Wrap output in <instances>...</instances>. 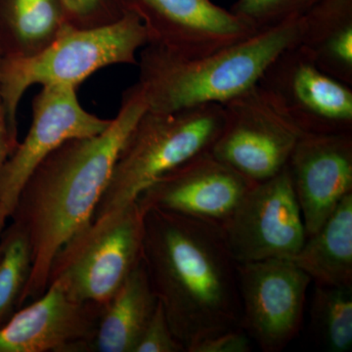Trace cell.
Masks as SVG:
<instances>
[{
    "label": "cell",
    "mask_w": 352,
    "mask_h": 352,
    "mask_svg": "<svg viewBox=\"0 0 352 352\" xmlns=\"http://www.w3.org/2000/svg\"><path fill=\"white\" fill-rule=\"evenodd\" d=\"M0 54L32 56L47 47L69 25L58 0H6Z\"/></svg>",
    "instance_id": "d6986e66"
},
{
    "label": "cell",
    "mask_w": 352,
    "mask_h": 352,
    "mask_svg": "<svg viewBox=\"0 0 352 352\" xmlns=\"http://www.w3.org/2000/svg\"><path fill=\"white\" fill-rule=\"evenodd\" d=\"M291 259L315 284L352 286V193Z\"/></svg>",
    "instance_id": "ac0fdd59"
},
{
    "label": "cell",
    "mask_w": 352,
    "mask_h": 352,
    "mask_svg": "<svg viewBox=\"0 0 352 352\" xmlns=\"http://www.w3.org/2000/svg\"><path fill=\"white\" fill-rule=\"evenodd\" d=\"M315 335L330 352H347L352 347V286L315 284L311 305Z\"/></svg>",
    "instance_id": "ffe728a7"
},
{
    "label": "cell",
    "mask_w": 352,
    "mask_h": 352,
    "mask_svg": "<svg viewBox=\"0 0 352 352\" xmlns=\"http://www.w3.org/2000/svg\"><path fill=\"white\" fill-rule=\"evenodd\" d=\"M241 327L264 352H280L302 329L311 278L292 259L237 263Z\"/></svg>",
    "instance_id": "8fae6325"
},
{
    "label": "cell",
    "mask_w": 352,
    "mask_h": 352,
    "mask_svg": "<svg viewBox=\"0 0 352 352\" xmlns=\"http://www.w3.org/2000/svg\"><path fill=\"white\" fill-rule=\"evenodd\" d=\"M223 122L220 104L146 111L120 148L92 219L127 207L166 173L210 151Z\"/></svg>",
    "instance_id": "5b68a950"
},
{
    "label": "cell",
    "mask_w": 352,
    "mask_h": 352,
    "mask_svg": "<svg viewBox=\"0 0 352 352\" xmlns=\"http://www.w3.org/2000/svg\"><path fill=\"white\" fill-rule=\"evenodd\" d=\"M157 302L142 256L105 305L95 336L94 351L133 352Z\"/></svg>",
    "instance_id": "2e32d148"
},
{
    "label": "cell",
    "mask_w": 352,
    "mask_h": 352,
    "mask_svg": "<svg viewBox=\"0 0 352 352\" xmlns=\"http://www.w3.org/2000/svg\"><path fill=\"white\" fill-rule=\"evenodd\" d=\"M320 0H237L231 11L258 32L298 19Z\"/></svg>",
    "instance_id": "7402d4cb"
},
{
    "label": "cell",
    "mask_w": 352,
    "mask_h": 352,
    "mask_svg": "<svg viewBox=\"0 0 352 352\" xmlns=\"http://www.w3.org/2000/svg\"><path fill=\"white\" fill-rule=\"evenodd\" d=\"M302 19L298 44L324 73L352 87V0H320Z\"/></svg>",
    "instance_id": "e0dca14e"
},
{
    "label": "cell",
    "mask_w": 352,
    "mask_h": 352,
    "mask_svg": "<svg viewBox=\"0 0 352 352\" xmlns=\"http://www.w3.org/2000/svg\"><path fill=\"white\" fill-rule=\"evenodd\" d=\"M143 261L171 330L186 352L241 327L237 263L219 226L150 208L145 212Z\"/></svg>",
    "instance_id": "7a4b0ae2"
},
{
    "label": "cell",
    "mask_w": 352,
    "mask_h": 352,
    "mask_svg": "<svg viewBox=\"0 0 352 352\" xmlns=\"http://www.w3.org/2000/svg\"><path fill=\"white\" fill-rule=\"evenodd\" d=\"M254 184L208 151L166 173L136 201L144 212L157 208L219 227Z\"/></svg>",
    "instance_id": "5bb4252c"
},
{
    "label": "cell",
    "mask_w": 352,
    "mask_h": 352,
    "mask_svg": "<svg viewBox=\"0 0 352 352\" xmlns=\"http://www.w3.org/2000/svg\"><path fill=\"white\" fill-rule=\"evenodd\" d=\"M224 122L210 153L254 183L278 175L302 133L270 103L258 85L222 104Z\"/></svg>",
    "instance_id": "ba28073f"
},
{
    "label": "cell",
    "mask_w": 352,
    "mask_h": 352,
    "mask_svg": "<svg viewBox=\"0 0 352 352\" xmlns=\"http://www.w3.org/2000/svg\"><path fill=\"white\" fill-rule=\"evenodd\" d=\"M104 308L80 302L51 282L0 326V352L90 351Z\"/></svg>",
    "instance_id": "4fadbf2b"
},
{
    "label": "cell",
    "mask_w": 352,
    "mask_h": 352,
    "mask_svg": "<svg viewBox=\"0 0 352 352\" xmlns=\"http://www.w3.org/2000/svg\"><path fill=\"white\" fill-rule=\"evenodd\" d=\"M144 233L138 201L91 219L57 252L48 284L57 282L80 302L107 305L142 259Z\"/></svg>",
    "instance_id": "8992f818"
},
{
    "label": "cell",
    "mask_w": 352,
    "mask_h": 352,
    "mask_svg": "<svg viewBox=\"0 0 352 352\" xmlns=\"http://www.w3.org/2000/svg\"><path fill=\"white\" fill-rule=\"evenodd\" d=\"M185 346L171 330L163 305L157 302L156 309L141 333L133 352H183Z\"/></svg>",
    "instance_id": "603a6c76"
},
{
    "label": "cell",
    "mask_w": 352,
    "mask_h": 352,
    "mask_svg": "<svg viewBox=\"0 0 352 352\" xmlns=\"http://www.w3.org/2000/svg\"><path fill=\"white\" fill-rule=\"evenodd\" d=\"M124 3H126V9L127 11V3H129V0H126V2H124Z\"/></svg>",
    "instance_id": "83f0119b"
},
{
    "label": "cell",
    "mask_w": 352,
    "mask_h": 352,
    "mask_svg": "<svg viewBox=\"0 0 352 352\" xmlns=\"http://www.w3.org/2000/svg\"><path fill=\"white\" fill-rule=\"evenodd\" d=\"M302 19L288 21L200 58H184L147 44L140 51L138 82L148 110L175 112L222 104L258 85L284 50L298 44Z\"/></svg>",
    "instance_id": "3957f363"
},
{
    "label": "cell",
    "mask_w": 352,
    "mask_h": 352,
    "mask_svg": "<svg viewBox=\"0 0 352 352\" xmlns=\"http://www.w3.org/2000/svg\"><path fill=\"white\" fill-rule=\"evenodd\" d=\"M252 349L251 338L244 329L238 327L203 340L188 352H250Z\"/></svg>",
    "instance_id": "d4e9b609"
},
{
    "label": "cell",
    "mask_w": 352,
    "mask_h": 352,
    "mask_svg": "<svg viewBox=\"0 0 352 352\" xmlns=\"http://www.w3.org/2000/svg\"><path fill=\"white\" fill-rule=\"evenodd\" d=\"M219 229L237 263L294 258L307 232L288 166L256 183Z\"/></svg>",
    "instance_id": "9c48e42d"
},
{
    "label": "cell",
    "mask_w": 352,
    "mask_h": 352,
    "mask_svg": "<svg viewBox=\"0 0 352 352\" xmlns=\"http://www.w3.org/2000/svg\"><path fill=\"white\" fill-rule=\"evenodd\" d=\"M287 166L310 237L352 193V133L302 134Z\"/></svg>",
    "instance_id": "9a60e30c"
},
{
    "label": "cell",
    "mask_w": 352,
    "mask_h": 352,
    "mask_svg": "<svg viewBox=\"0 0 352 352\" xmlns=\"http://www.w3.org/2000/svg\"><path fill=\"white\" fill-rule=\"evenodd\" d=\"M2 250H3V245H2L1 240H0V258H1Z\"/></svg>",
    "instance_id": "4316f807"
},
{
    "label": "cell",
    "mask_w": 352,
    "mask_h": 352,
    "mask_svg": "<svg viewBox=\"0 0 352 352\" xmlns=\"http://www.w3.org/2000/svg\"><path fill=\"white\" fill-rule=\"evenodd\" d=\"M1 57V54H0ZM18 138H15L9 129L7 124L6 112L2 105L1 95H0V173L4 164L14 151L18 144Z\"/></svg>",
    "instance_id": "484cf974"
},
{
    "label": "cell",
    "mask_w": 352,
    "mask_h": 352,
    "mask_svg": "<svg viewBox=\"0 0 352 352\" xmlns=\"http://www.w3.org/2000/svg\"><path fill=\"white\" fill-rule=\"evenodd\" d=\"M69 25L78 29L102 27L115 22L105 13L106 0H58ZM119 20V19H118Z\"/></svg>",
    "instance_id": "cb8c5ba5"
},
{
    "label": "cell",
    "mask_w": 352,
    "mask_h": 352,
    "mask_svg": "<svg viewBox=\"0 0 352 352\" xmlns=\"http://www.w3.org/2000/svg\"><path fill=\"white\" fill-rule=\"evenodd\" d=\"M32 124L0 173V235L12 219L21 192L39 164L69 139L90 138L105 131L112 120L82 107L76 88L43 87L32 104Z\"/></svg>",
    "instance_id": "30bf717a"
},
{
    "label": "cell",
    "mask_w": 352,
    "mask_h": 352,
    "mask_svg": "<svg viewBox=\"0 0 352 352\" xmlns=\"http://www.w3.org/2000/svg\"><path fill=\"white\" fill-rule=\"evenodd\" d=\"M258 85L302 134L352 133V87L324 73L300 44L284 50Z\"/></svg>",
    "instance_id": "52a82bcc"
},
{
    "label": "cell",
    "mask_w": 352,
    "mask_h": 352,
    "mask_svg": "<svg viewBox=\"0 0 352 352\" xmlns=\"http://www.w3.org/2000/svg\"><path fill=\"white\" fill-rule=\"evenodd\" d=\"M147 110L135 83L124 90L119 112L105 131L90 138L69 139L30 176L11 219L24 231L32 250L31 272L18 309L43 295L57 252L91 221L120 148Z\"/></svg>",
    "instance_id": "6da1fadb"
},
{
    "label": "cell",
    "mask_w": 352,
    "mask_h": 352,
    "mask_svg": "<svg viewBox=\"0 0 352 352\" xmlns=\"http://www.w3.org/2000/svg\"><path fill=\"white\" fill-rule=\"evenodd\" d=\"M148 44L140 18L126 11L102 27L78 29L69 25L53 43L32 56L0 57V95L11 133L18 138V108L32 85H66L78 89L106 67L136 65Z\"/></svg>",
    "instance_id": "277c9868"
},
{
    "label": "cell",
    "mask_w": 352,
    "mask_h": 352,
    "mask_svg": "<svg viewBox=\"0 0 352 352\" xmlns=\"http://www.w3.org/2000/svg\"><path fill=\"white\" fill-rule=\"evenodd\" d=\"M148 44L184 58L208 56L256 34L254 28L212 0H129Z\"/></svg>",
    "instance_id": "7c38bea8"
},
{
    "label": "cell",
    "mask_w": 352,
    "mask_h": 352,
    "mask_svg": "<svg viewBox=\"0 0 352 352\" xmlns=\"http://www.w3.org/2000/svg\"><path fill=\"white\" fill-rule=\"evenodd\" d=\"M1 233L2 250L0 258V326L18 309L32 267V250L27 235L16 224Z\"/></svg>",
    "instance_id": "44dd1931"
}]
</instances>
